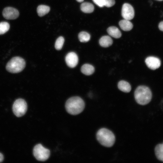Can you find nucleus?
Instances as JSON below:
<instances>
[{
  "label": "nucleus",
  "instance_id": "obj_13",
  "mask_svg": "<svg viewBox=\"0 0 163 163\" xmlns=\"http://www.w3.org/2000/svg\"><path fill=\"white\" fill-rule=\"evenodd\" d=\"M100 45L102 47H107L110 46L113 43L112 38L108 36L102 37L99 40Z\"/></svg>",
  "mask_w": 163,
  "mask_h": 163
},
{
  "label": "nucleus",
  "instance_id": "obj_4",
  "mask_svg": "<svg viewBox=\"0 0 163 163\" xmlns=\"http://www.w3.org/2000/svg\"><path fill=\"white\" fill-rule=\"evenodd\" d=\"M25 65V62L23 59L20 57H15L8 62L6 66V69L11 73H17L24 69Z\"/></svg>",
  "mask_w": 163,
  "mask_h": 163
},
{
  "label": "nucleus",
  "instance_id": "obj_15",
  "mask_svg": "<svg viewBox=\"0 0 163 163\" xmlns=\"http://www.w3.org/2000/svg\"><path fill=\"white\" fill-rule=\"evenodd\" d=\"M81 11L85 13H89L93 12L94 9L93 5L88 2L82 3L80 6Z\"/></svg>",
  "mask_w": 163,
  "mask_h": 163
},
{
  "label": "nucleus",
  "instance_id": "obj_24",
  "mask_svg": "<svg viewBox=\"0 0 163 163\" xmlns=\"http://www.w3.org/2000/svg\"><path fill=\"white\" fill-rule=\"evenodd\" d=\"M158 28L161 30L163 31V21H161L159 23Z\"/></svg>",
  "mask_w": 163,
  "mask_h": 163
},
{
  "label": "nucleus",
  "instance_id": "obj_11",
  "mask_svg": "<svg viewBox=\"0 0 163 163\" xmlns=\"http://www.w3.org/2000/svg\"><path fill=\"white\" fill-rule=\"evenodd\" d=\"M119 24L121 28L125 31L130 30L133 27V24L129 20L125 19L121 20Z\"/></svg>",
  "mask_w": 163,
  "mask_h": 163
},
{
  "label": "nucleus",
  "instance_id": "obj_16",
  "mask_svg": "<svg viewBox=\"0 0 163 163\" xmlns=\"http://www.w3.org/2000/svg\"><path fill=\"white\" fill-rule=\"evenodd\" d=\"M81 71L84 74L89 75L92 74L94 72V68L91 65L85 64L82 66Z\"/></svg>",
  "mask_w": 163,
  "mask_h": 163
},
{
  "label": "nucleus",
  "instance_id": "obj_18",
  "mask_svg": "<svg viewBox=\"0 0 163 163\" xmlns=\"http://www.w3.org/2000/svg\"><path fill=\"white\" fill-rule=\"evenodd\" d=\"M50 10V7L47 5H40L37 7V12L38 15L42 17L47 14Z\"/></svg>",
  "mask_w": 163,
  "mask_h": 163
},
{
  "label": "nucleus",
  "instance_id": "obj_19",
  "mask_svg": "<svg viewBox=\"0 0 163 163\" xmlns=\"http://www.w3.org/2000/svg\"><path fill=\"white\" fill-rule=\"evenodd\" d=\"M78 38L81 42H86L90 40V35L89 34L86 32L82 31L79 34Z\"/></svg>",
  "mask_w": 163,
  "mask_h": 163
},
{
  "label": "nucleus",
  "instance_id": "obj_27",
  "mask_svg": "<svg viewBox=\"0 0 163 163\" xmlns=\"http://www.w3.org/2000/svg\"><path fill=\"white\" fill-rule=\"evenodd\" d=\"M159 0V1H162V0Z\"/></svg>",
  "mask_w": 163,
  "mask_h": 163
},
{
  "label": "nucleus",
  "instance_id": "obj_28",
  "mask_svg": "<svg viewBox=\"0 0 163 163\" xmlns=\"http://www.w3.org/2000/svg\"></svg>",
  "mask_w": 163,
  "mask_h": 163
},
{
  "label": "nucleus",
  "instance_id": "obj_10",
  "mask_svg": "<svg viewBox=\"0 0 163 163\" xmlns=\"http://www.w3.org/2000/svg\"><path fill=\"white\" fill-rule=\"evenodd\" d=\"M145 62L149 68L153 70L159 68L161 64L159 59L152 56L147 57L145 59Z\"/></svg>",
  "mask_w": 163,
  "mask_h": 163
},
{
  "label": "nucleus",
  "instance_id": "obj_26",
  "mask_svg": "<svg viewBox=\"0 0 163 163\" xmlns=\"http://www.w3.org/2000/svg\"><path fill=\"white\" fill-rule=\"evenodd\" d=\"M77 2H81L83 1L84 0H76Z\"/></svg>",
  "mask_w": 163,
  "mask_h": 163
},
{
  "label": "nucleus",
  "instance_id": "obj_22",
  "mask_svg": "<svg viewBox=\"0 0 163 163\" xmlns=\"http://www.w3.org/2000/svg\"><path fill=\"white\" fill-rule=\"evenodd\" d=\"M104 6L110 7L113 6L115 4L114 0H103Z\"/></svg>",
  "mask_w": 163,
  "mask_h": 163
},
{
  "label": "nucleus",
  "instance_id": "obj_12",
  "mask_svg": "<svg viewBox=\"0 0 163 163\" xmlns=\"http://www.w3.org/2000/svg\"><path fill=\"white\" fill-rule=\"evenodd\" d=\"M107 31L109 35L116 38H120L121 33L119 30L114 26L109 27L107 30Z\"/></svg>",
  "mask_w": 163,
  "mask_h": 163
},
{
  "label": "nucleus",
  "instance_id": "obj_1",
  "mask_svg": "<svg viewBox=\"0 0 163 163\" xmlns=\"http://www.w3.org/2000/svg\"><path fill=\"white\" fill-rule=\"evenodd\" d=\"M85 107V102L81 97L75 96L69 98L66 101L65 107L67 112L69 114L76 115L78 114L84 110Z\"/></svg>",
  "mask_w": 163,
  "mask_h": 163
},
{
  "label": "nucleus",
  "instance_id": "obj_8",
  "mask_svg": "<svg viewBox=\"0 0 163 163\" xmlns=\"http://www.w3.org/2000/svg\"><path fill=\"white\" fill-rule=\"evenodd\" d=\"M3 17L7 19H14L19 15L18 11L16 9L11 7L5 8L3 10Z\"/></svg>",
  "mask_w": 163,
  "mask_h": 163
},
{
  "label": "nucleus",
  "instance_id": "obj_21",
  "mask_svg": "<svg viewBox=\"0 0 163 163\" xmlns=\"http://www.w3.org/2000/svg\"><path fill=\"white\" fill-rule=\"evenodd\" d=\"M64 42V39L62 37H59L56 40L55 47L56 49L57 50H61L62 48Z\"/></svg>",
  "mask_w": 163,
  "mask_h": 163
},
{
  "label": "nucleus",
  "instance_id": "obj_2",
  "mask_svg": "<svg viewBox=\"0 0 163 163\" xmlns=\"http://www.w3.org/2000/svg\"><path fill=\"white\" fill-rule=\"evenodd\" d=\"M134 97L136 102L141 105L148 104L152 98V93L150 89L145 86H138L134 92Z\"/></svg>",
  "mask_w": 163,
  "mask_h": 163
},
{
  "label": "nucleus",
  "instance_id": "obj_7",
  "mask_svg": "<svg viewBox=\"0 0 163 163\" xmlns=\"http://www.w3.org/2000/svg\"><path fill=\"white\" fill-rule=\"evenodd\" d=\"M121 14L124 19L129 20L132 19L134 16L133 8L129 4H124L122 7Z\"/></svg>",
  "mask_w": 163,
  "mask_h": 163
},
{
  "label": "nucleus",
  "instance_id": "obj_3",
  "mask_svg": "<svg viewBox=\"0 0 163 163\" xmlns=\"http://www.w3.org/2000/svg\"><path fill=\"white\" fill-rule=\"evenodd\" d=\"M97 138L99 143L104 146L110 147L114 144L115 136L110 130L102 128L98 130L97 133Z\"/></svg>",
  "mask_w": 163,
  "mask_h": 163
},
{
  "label": "nucleus",
  "instance_id": "obj_6",
  "mask_svg": "<svg viewBox=\"0 0 163 163\" xmlns=\"http://www.w3.org/2000/svg\"><path fill=\"white\" fill-rule=\"evenodd\" d=\"M12 109L14 113L17 117L22 116L25 114L27 110V103L23 99H18L14 103Z\"/></svg>",
  "mask_w": 163,
  "mask_h": 163
},
{
  "label": "nucleus",
  "instance_id": "obj_20",
  "mask_svg": "<svg viewBox=\"0 0 163 163\" xmlns=\"http://www.w3.org/2000/svg\"><path fill=\"white\" fill-rule=\"evenodd\" d=\"M10 25L6 22H2L0 23V35L6 33L9 30Z\"/></svg>",
  "mask_w": 163,
  "mask_h": 163
},
{
  "label": "nucleus",
  "instance_id": "obj_5",
  "mask_svg": "<svg viewBox=\"0 0 163 163\" xmlns=\"http://www.w3.org/2000/svg\"><path fill=\"white\" fill-rule=\"evenodd\" d=\"M33 152L36 158L41 161L47 160L50 154V151L43 147L41 144H38L34 146Z\"/></svg>",
  "mask_w": 163,
  "mask_h": 163
},
{
  "label": "nucleus",
  "instance_id": "obj_23",
  "mask_svg": "<svg viewBox=\"0 0 163 163\" xmlns=\"http://www.w3.org/2000/svg\"><path fill=\"white\" fill-rule=\"evenodd\" d=\"M92 1L94 3L100 7L104 6L103 0H92Z\"/></svg>",
  "mask_w": 163,
  "mask_h": 163
},
{
  "label": "nucleus",
  "instance_id": "obj_25",
  "mask_svg": "<svg viewBox=\"0 0 163 163\" xmlns=\"http://www.w3.org/2000/svg\"><path fill=\"white\" fill-rule=\"evenodd\" d=\"M4 159V157L3 155L0 153V162L3 161Z\"/></svg>",
  "mask_w": 163,
  "mask_h": 163
},
{
  "label": "nucleus",
  "instance_id": "obj_9",
  "mask_svg": "<svg viewBox=\"0 0 163 163\" xmlns=\"http://www.w3.org/2000/svg\"><path fill=\"white\" fill-rule=\"evenodd\" d=\"M65 61L69 67L73 68L78 64V56L75 53L71 52L68 53L66 56Z\"/></svg>",
  "mask_w": 163,
  "mask_h": 163
},
{
  "label": "nucleus",
  "instance_id": "obj_17",
  "mask_svg": "<svg viewBox=\"0 0 163 163\" xmlns=\"http://www.w3.org/2000/svg\"><path fill=\"white\" fill-rule=\"evenodd\" d=\"M155 155L157 158L163 161V144H158L155 149Z\"/></svg>",
  "mask_w": 163,
  "mask_h": 163
},
{
  "label": "nucleus",
  "instance_id": "obj_14",
  "mask_svg": "<svg viewBox=\"0 0 163 163\" xmlns=\"http://www.w3.org/2000/svg\"><path fill=\"white\" fill-rule=\"evenodd\" d=\"M118 87L120 90L124 92H129L131 90V86L129 84L124 80L120 81L118 82Z\"/></svg>",
  "mask_w": 163,
  "mask_h": 163
}]
</instances>
